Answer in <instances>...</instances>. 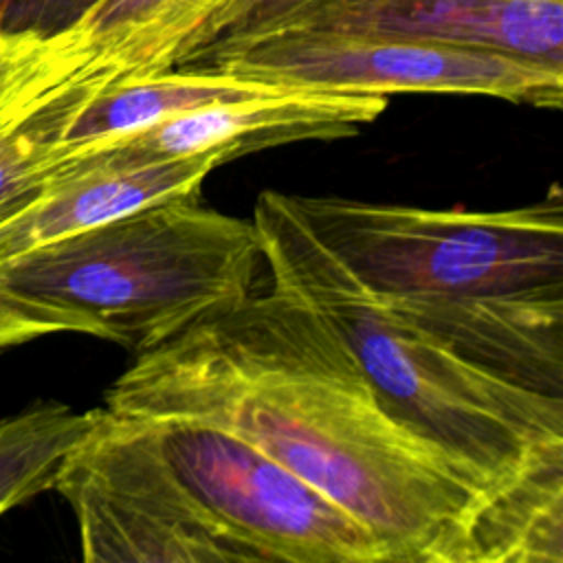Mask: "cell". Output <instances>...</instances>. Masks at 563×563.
<instances>
[{
    "instance_id": "cell-1",
    "label": "cell",
    "mask_w": 563,
    "mask_h": 563,
    "mask_svg": "<svg viewBox=\"0 0 563 563\" xmlns=\"http://www.w3.org/2000/svg\"><path fill=\"white\" fill-rule=\"evenodd\" d=\"M103 407L244 438L369 530L387 563H506L532 486L497 495L402 427L330 323L271 282L139 354Z\"/></svg>"
},
{
    "instance_id": "cell-2",
    "label": "cell",
    "mask_w": 563,
    "mask_h": 563,
    "mask_svg": "<svg viewBox=\"0 0 563 563\" xmlns=\"http://www.w3.org/2000/svg\"><path fill=\"white\" fill-rule=\"evenodd\" d=\"M268 282L345 341L385 409L497 495L563 475V398L517 385L394 312L303 224L288 194L253 211Z\"/></svg>"
},
{
    "instance_id": "cell-3",
    "label": "cell",
    "mask_w": 563,
    "mask_h": 563,
    "mask_svg": "<svg viewBox=\"0 0 563 563\" xmlns=\"http://www.w3.org/2000/svg\"><path fill=\"white\" fill-rule=\"evenodd\" d=\"M262 264L253 220L189 194L13 255L0 284L139 356L246 299Z\"/></svg>"
},
{
    "instance_id": "cell-4",
    "label": "cell",
    "mask_w": 563,
    "mask_h": 563,
    "mask_svg": "<svg viewBox=\"0 0 563 563\" xmlns=\"http://www.w3.org/2000/svg\"><path fill=\"white\" fill-rule=\"evenodd\" d=\"M365 288L405 297L563 299V194L473 211L288 194Z\"/></svg>"
},
{
    "instance_id": "cell-5",
    "label": "cell",
    "mask_w": 563,
    "mask_h": 563,
    "mask_svg": "<svg viewBox=\"0 0 563 563\" xmlns=\"http://www.w3.org/2000/svg\"><path fill=\"white\" fill-rule=\"evenodd\" d=\"M174 68L216 70L292 90L486 95L534 108H561L563 68L534 59L402 37L277 29L213 46Z\"/></svg>"
},
{
    "instance_id": "cell-6",
    "label": "cell",
    "mask_w": 563,
    "mask_h": 563,
    "mask_svg": "<svg viewBox=\"0 0 563 563\" xmlns=\"http://www.w3.org/2000/svg\"><path fill=\"white\" fill-rule=\"evenodd\" d=\"M143 424L169 471L251 561L387 563L369 530L244 438L189 420Z\"/></svg>"
},
{
    "instance_id": "cell-7",
    "label": "cell",
    "mask_w": 563,
    "mask_h": 563,
    "mask_svg": "<svg viewBox=\"0 0 563 563\" xmlns=\"http://www.w3.org/2000/svg\"><path fill=\"white\" fill-rule=\"evenodd\" d=\"M385 110V95L279 90L174 114L103 145L95 154L79 158L77 165L143 163L207 150H229L233 158H240L299 141L354 136Z\"/></svg>"
},
{
    "instance_id": "cell-8",
    "label": "cell",
    "mask_w": 563,
    "mask_h": 563,
    "mask_svg": "<svg viewBox=\"0 0 563 563\" xmlns=\"http://www.w3.org/2000/svg\"><path fill=\"white\" fill-rule=\"evenodd\" d=\"M277 29L486 48L563 68V0H312Z\"/></svg>"
},
{
    "instance_id": "cell-9",
    "label": "cell",
    "mask_w": 563,
    "mask_h": 563,
    "mask_svg": "<svg viewBox=\"0 0 563 563\" xmlns=\"http://www.w3.org/2000/svg\"><path fill=\"white\" fill-rule=\"evenodd\" d=\"M229 161H235L229 150H207L143 163L86 165L57 180L31 207L0 224V264L152 202L198 194L205 178Z\"/></svg>"
},
{
    "instance_id": "cell-10",
    "label": "cell",
    "mask_w": 563,
    "mask_h": 563,
    "mask_svg": "<svg viewBox=\"0 0 563 563\" xmlns=\"http://www.w3.org/2000/svg\"><path fill=\"white\" fill-rule=\"evenodd\" d=\"M279 90L262 81L240 79L202 68H169L147 77L108 84L95 92L68 123L57 147L64 172L103 145L150 128L174 114L222 101H240Z\"/></svg>"
},
{
    "instance_id": "cell-11",
    "label": "cell",
    "mask_w": 563,
    "mask_h": 563,
    "mask_svg": "<svg viewBox=\"0 0 563 563\" xmlns=\"http://www.w3.org/2000/svg\"><path fill=\"white\" fill-rule=\"evenodd\" d=\"M114 84L103 70H86L24 117L0 130V224L31 207L62 178L57 147L77 110Z\"/></svg>"
},
{
    "instance_id": "cell-12",
    "label": "cell",
    "mask_w": 563,
    "mask_h": 563,
    "mask_svg": "<svg viewBox=\"0 0 563 563\" xmlns=\"http://www.w3.org/2000/svg\"><path fill=\"white\" fill-rule=\"evenodd\" d=\"M95 413L37 402L0 418V517L53 488L66 453L92 427Z\"/></svg>"
},
{
    "instance_id": "cell-13",
    "label": "cell",
    "mask_w": 563,
    "mask_h": 563,
    "mask_svg": "<svg viewBox=\"0 0 563 563\" xmlns=\"http://www.w3.org/2000/svg\"><path fill=\"white\" fill-rule=\"evenodd\" d=\"M95 68L112 75L77 26L53 37H9L0 48V130Z\"/></svg>"
},
{
    "instance_id": "cell-14",
    "label": "cell",
    "mask_w": 563,
    "mask_h": 563,
    "mask_svg": "<svg viewBox=\"0 0 563 563\" xmlns=\"http://www.w3.org/2000/svg\"><path fill=\"white\" fill-rule=\"evenodd\" d=\"M310 2L312 0H224V4L207 20L185 57L266 33Z\"/></svg>"
},
{
    "instance_id": "cell-15",
    "label": "cell",
    "mask_w": 563,
    "mask_h": 563,
    "mask_svg": "<svg viewBox=\"0 0 563 563\" xmlns=\"http://www.w3.org/2000/svg\"><path fill=\"white\" fill-rule=\"evenodd\" d=\"M62 332L88 334L86 323L73 312L18 295L0 284V350Z\"/></svg>"
},
{
    "instance_id": "cell-16",
    "label": "cell",
    "mask_w": 563,
    "mask_h": 563,
    "mask_svg": "<svg viewBox=\"0 0 563 563\" xmlns=\"http://www.w3.org/2000/svg\"><path fill=\"white\" fill-rule=\"evenodd\" d=\"M101 0H0V35L53 37L75 29Z\"/></svg>"
},
{
    "instance_id": "cell-17",
    "label": "cell",
    "mask_w": 563,
    "mask_h": 563,
    "mask_svg": "<svg viewBox=\"0 0 563 563\" xmlns=\"http://www.w3.org/2000/svg\"><path fill=\"white\" fill-rule=\"evenodd\" d=\"M7 40H9V37H2V35H0V48L7 44Z\"/></svg>"
}]
</instances>
